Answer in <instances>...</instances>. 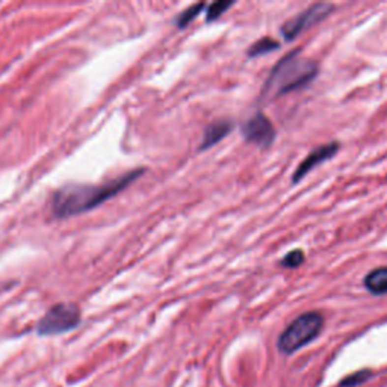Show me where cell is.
Here are the masks:
<instances>
[{
    "mask_svg": "<svg viewBox=\"0 0 387 387\" xmlns=\"http://www.w3.org/2000/svg\"><path fill=\"white\" fill-rule=\"evenodd\" d=\"M144 174V170H133L103 185H67L58 189L52 200V213L58 219H65L79 213H85L100 206L101 203L115 197L130 183Z\"/></svg>",
    "mask_w": 387,
    "mask_h": 387,
    "instance_id": "1",
    "label": "cell"
},
{
    "mask_svg": "<svg viewBox=\"0 0 387 387\" xmlns=\"http://www.w3.org/2000/svg\"><path fill=\"white\" fill-rule=\"evenodd\" d=\"M318 76V64L301 56L299 50L291 52L281 58L271 70L269 77L265 82L262 100L277 98L283 94L297 91L309 85Z\"/></svg>",
    "mask_w": 387,
    "mask_h": 387,
    "instance_id": "2",
    "label": "cell"
},
{
    "mask_svg": "<svg viewBox=\"0 0 387 387\" xmlns=\"http://www.w3.org/2000/svg\"><path fill=\"white\" fill-rule=\"evenodd\" d=\"M324 319L318 312H309L298 316L288 325L278 337V350L284 354H292L312 342L322 330Z\"/></svg>",
    "mask_w": 387,
    "mask_h": 387,
    "instance_id": "3",
    "label": "cell"
},
{
    "mask_svg": "<svg viewBox=\"0 0 387 387\" xmlns=\"http://www.w3.org/2000/svg\"><path fill=\"white\" fill-rule=\"evenodd\" d=\"M80 322V310L74 304L60 302L53 305L36 324V333L39 336L62 334L76 328Z\"/></svg>",
    "mask_w": 387,
    "mask_h": 387,
    "instance_id": "4",
    "label": "cell"
},
{
    "mask_svg": "<svg viewBox=\"0 0 387 387\" xmlns=\"http://www.w3.org/2000/svg\"><path fill=\"white\" fill-rule=\"evenodd\" d=\"M334 6L331 3H315L301 14L295 15L291 18L289 22H286L281 28V35L283 38H286L288 41H292L294 38H297L299 33L304 30H307L313 25L322 22L324 18H327L333 12Z\"/></svg>",
    "mask_w": 387,
    "mask_h": 387,
    "instance_id": "5",
    "label": "cell"
},
{
    "mask_svg": "<svg viewBox=\"0 0 387 387\" xmlns=\"http://www.w3.org/2000/svg\"><path fill=\"white\" fill-rule=\"evenodd\" d=\"M242 136L250 144H256L262 149H268L275 139V129L268 117L257 112L248 118L240 127Z\"/></svg>",
    "mask_w": 387,
    "mask_h": 387,
    "instance_id": "6",
    "label": "cell"
},
{
    "mask_svg": "<svg viewBox=\"0 0 387 387\" xmlns=\"http://www.w3.org/2000/svg\"><path fill=\"white\" fill-rule=\"evenodd\" d=\"M339 150V144L337 142H330L327 146H321L318 149H315L312 153H309L305 156V159L301 162V164L297 167L294 176H292V183H298L305 174H309L315 167H318L319 164H324L325 160L331 159Z\"/></svg>",
    "mask_w": 387,
    "mask_h": 387,
    "instance_id": "7",
    "label": "cell"
},
{
    "mask_svg": "<svg viewBox=\"0 0 387 387\" xmlns=\"http://www.w3.org/2000/svg\"><path fill=\"white\" fill-rule=\"evenodd\" d=\"M232 123L227 119H218L215 123L209 124L205 130V135H203V141H201V150H208L210 147H213L215 144L221 139L226 138L230 132H232Z\"/></svg>",
    "mask_w": 387,
    "mask_h": 387,
    "instance_id": "8",
    "label": "cell"
},
{
    "mask_svg": "<svg viewBox=\"0 0 387 387\" xmlns=\"http://www.w3.org/2000/svg\"><path fill=\"white\" fill-rule=\"evenodd\" d=\"M364 288L374 295L387 294V267L377 268L364 277Z\"/></svg>",
    "mask_w": 387,
    "mask_h": 387,
    "instance_id": "9",
    "label": "cell"
},
{
    "mask_svg": "<svg viewBox=\"0 0 387 387\" xmlns=\"http://www.w3.org/2000/svg\"><path fill=\"white\" fill-rule=\"evenodd\" d=\"M280 47V44L275 41L272 38H262L259 41H256L250 49H248V56L250 58H256V56H262V55H267L272 50H277Z\"/></svg>",
    "mask_w": 387,
    "mask_h": 387,
    "instance_id": "10",
    "label": "cell"
},
{
    "mask_svg": "<svg viewBox=\"0 0 387 387\" xmlns=\"http://www.w3.org/2000/svg\"><path fill=\"white\" fill-rule=\"evenodd\" d=\"M205 3H195V5H192V6H189L188 9H185L183 11L177 18H176V25H177V28H180V29H183V28H186L192 20L205 9Z\"/></svg>",
    "mask_w": 387,
    "mask_h": 387,
    "instance_id": "11",
    "label": "cell"
},
{
    "mask_svg": "<svg viewBox=\"0 0 387 387\" xmlns=\"http://www.w3.org/2000/svg\"><path fill=\"white\" fill-rule=\"evenodd\" d=\"M235 3L233 2H227V0H219V2H213L212 5H209L208 12H206V20L208 22H213V20L219 18L224 12H226L229 8H232Z\"/></svg>",
    "mask_w": 387,
    "mask_h": 387,
    "instance_id": "12",
    "label": "cell"
},
{
    "mask_svg": "<svg viewBox=\"0 0 387 387\" xmlns=\"http://www.w3.org/2000/svg\"><path fill=\"white\" fill-rule=\"evenodd\" d=\"M304 260H305L304 253H302L301 250H294V251L288 253L286 256H284V257L280 260V265H281L283 268L292 269V268H298L299 265H302Z\"/></svg>",
    "mask_w": 387,
    "mask_h": 387,
    "instance_id": "13",
    "label": "cell"
}]
</instances>
